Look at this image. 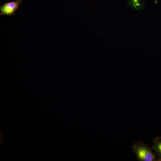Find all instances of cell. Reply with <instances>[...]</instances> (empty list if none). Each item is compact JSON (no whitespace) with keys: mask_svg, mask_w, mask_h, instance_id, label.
I'll return each mask as SVG.
<instances>
[{"mask_svg":"<svg viewBox=\"0 0 161 161\" xmlns=\"http://www.w3.org/2000/svg\"><path fill=\"white\" fill-rule=\"evenodd\" d=\"M158 2V0H155V3L156 4Z\"/></svg>","mask_w":161,"mask_h":161,"instance_id":"5b68a950","label":"cell"},{"mask_svg":"<svg viewBox=\"0 0 161 161\" xmlns=\"http://www.w3.org/2000/svg\"><path fill=\"white\" fill-rule=\"evenodd\" d=\"M129 4L133 9L137 11L142 10L143 7V0H130Z\"/></svg>","mask_w":161,"mask_h":161,"instance_id":"277c9868","label":"cell"},{"mask_svg":"<svg viewBox=\"0 0 161 161\" xmlns=\"http://www.w3.org/2000/svg\"><path fill=\"white\" fill-rule=\"evenodd\" d=\"M131 148L138 161H155L156 160L151 148L141 140L134 143Z\"/></svg>","mask_w":161,"mask_h":161,"instance_id":"6da1fadb","label":"cell"},{"mask_svg":"<svg viewBox=\"0 0 161 161\" xmlns=\"http://www.w3.org/2000/svg\"><path fill=\"white\" fill-rule=\"evenodd\" d=\"M23 0H17L7 2L0 6V16L6 15L11 16L15 15V13L21 5Z\"/></svg>","mask_w":161,"mask_h":161,"instance_id":"7a4b0ae2","label":"cell"},{"mask_svg":"<svg viewBox=\"0 0 161 161\" xmlns=\"http://www.w3.org/2000/svg\"><path fill=\"white\" fill-rule=\"evenodd\" d=\"M152 146L151 148L159 157L161 161V137H157L153 140Z\"/></svg>","mask_w":161,"mask_h":161,"instance_id":"3957f363","label":"cell"}]
</instances>
